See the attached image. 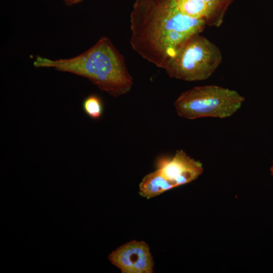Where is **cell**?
<instances>
[{"label": "cell", "mask_w": 273, "mask_h": 273, "mask_svg": "<svg viewBox=\"0 0 273 273\" xmlns=\"http://www.w3.org/2000/svg\"><path fill=\"white\" fill-rule=\"evenodd\" d=\"M206 26L205 20L182 13L177 0H135L130 43L142 58L164 69L177 49Z\"/></svg>", "instance_id": "cell-1"}, {"label": "cell", "mask_w": 273, "mask_h": 273, "mask_svg": "<svg viewBox=\"0 0 273 273\" xmlns=\"http://www.w3.org/2000/svg\"><path fill=\"white\" fill-rule=\"evenodd\" d=\"M33 64L36 68H54L85 77L114 97L127 93L133 85L123 56L106 36L75 57L52 60L37 56Z\"/></svg>", "instance_id": "cell-2"}, {"label": "cell", "mask_w": 273, "mask_h": 273, "mask_svg": "<svg viewBox=\"0 0 273 273\" xmlns=\"http://www.w3.org/2000/svg\"><path fill=\"white\" fill-rule=\"evenodd\" d=\"M222 60L218 47L197 34L177 49L164 69L171 78L187 81L204 80L211 76Z\"/></svg>", "instance_id": "cell-3"}, {"label": "cell", "mask_w": 273, "mask_h": 273, "mask_svg": "<svg viewBox=\"0 0 273 273\" xmlns=\"http://www.w3.org/2000/svg\"><path fill=\"white\" fill-rule=\"evenodd\" d=\"M245 98L236 90L215 85L194 87L183 92L174 103L177 115L187 119L225 118L241 107Z\"/></svg>", "instance_id": "cell-4"}, {"label": "cell", "mask_w": 273, "mask_h": 273, "mask_svg": "<svg viewBox=\"0 0 273 273\" xmlns=\"http://www.w3.org/2000/svg\"><path fill=\"white\" fill-rule=\"evenodd\" d=\"M156 170L173 189L195 180L202 173L203 168L199 161L179 150L172 157L159 158Z\"/></svg>", "instance_id": "cell-5"}, {"label": "cell", "mask_w": 273, "mask_h": 273, "mask_svg": "<svg viewBox=\"0 0 273 273\" xmlns=\"http://www.w3.org/2000/svg\"><path fill=\"white\" fill-rule=\"evenodd\" d=\"M111 263L122 273H152L154 261L148 245L132 240L112 252L108 256Z\"/></svg>", "instance_id": "cell-6"}, {"label": "cell", "mask_w": 273, "mask_h": 273, "mask_svg": "<svg viewBox=\"0 0 273 273\" xmlns=\"http://www.w3.org/2000/svg\"><path fill=\"white\" fill-rule=\"evenodd\" d=\"M171 189L170 185L156 170L142 179L139 185V194L143 197L150 199Z\"/></svg>", "instance_id": "cell-7"}, {"label": "cell", "mask_w": 273, "mask_h": 273, "mask_svg": "<svg viewBox=\"0 0 273 273\" xmlns=\"http://www.w3.org/2000/svg\"><path fill=\"white\" fill-rule=\"evenodd\" d=\"M178 6L184 14L193 18L205 20L208 26L211 12L203 0H177Z\"/></svg>", "instance_id": "cell-8"}, {"label": "cell", "mask_w": 273, "mask_h": 273, "mask_svg": "<svg viewBox=\"0 0 273 273\" xmlns=\"http://www.w3.org/2000/svg\"><path fill=\"white\" fill-rule=\"evenodd\" d=\"M209 6L211 17L208 26L219 27L222 24L225 12L234 0H203Z\"/></svg>", "instance_id": "cell-9"}, {"label": "cell", "mask_w": 273, "mask_h": 273, "mask_svg": "<svg viewBox=\"0 0 273 273\" xmlns=\"http://www.w3.org/2000/svg\"><path fill=\"white\" fill-rule=\"evenodd\" d=\"M82 108L86 114L90 118L99 119L103 111L102 100L97 95H90L83 100Z\"/></svg>", "instance_id": "cell-10"}, {"label": "cell", "mask_w": 273, "mask_h": 273, "mask_svg": "<svg viewBox=\"0 0 273 273\" xmlns=\"http://www.w3.org/2000/svg\"><path fill=\"white\" fill-rule=\"evenodd\" d=\"M67 6H72L77 3H80L83 0H62Z\"/></svg>", "instance_id": "cell-11"}, {"label": "cell", "mask_w": 273, "mask_h": 273, "mask_svg": "<svg viewBox=\"0 0 273 273\" xmlns=\"http://www.w3.org/2000/svg\"><path fill=\"white\" fill-rule=\"evenodd\" d=\"M271 174L273 175V165L270 168Z\"/></svg>", "instance_id": "cell-12"}]
</instances>
